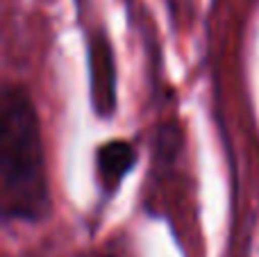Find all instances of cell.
Here are the masks:
<instances>
[{"mask_svg": "<svg viewBox=\"0 0 259 257\" xmlns=\"http://www.w3.org/2000/svg\"><path fill=\"white\" fill-rule=\"evenodd\" d=\"M103 257H112V255H103Z\"/></svg>", "mask_w": 259, "mask_h": 257, "instance_id": "obj_4", "label": "cell"}, {"mask_svg": "<svg viewBox=\"0 0 259 257\" xmlns=\"http://www.w3.org/2000/svg\"><path fill=\"white\" fill-rule=\"evenodd\" d=\"M0 209L5 223H36L50 212L39 114L21 84H7L0 100Z\"/></svg>", "mask_w": 259, "mask_h": 257, "instance_id": "obj_1", "label": "cell"}, {"mask_svg": "<svg viewBox=\"0 0 259 257\" xmlns=\"http://www.w3.org/2000/svg\"><path fill=\"white\" fill-rule=\"evenodd\" d=\"M137 164V150L130 141H105L96 150V176L105 196H112Z\"/></svg>", "mask_w": 259, "mask_h": 257, "instance_id": "obj_2", "label": "cell"}, {"mask_svg": "<svg viewBox=\"0 0 259 257\" xmlns=\"http://www.w3.org/2000/svg\"><path fill=\"white\" fill-rule=\"evenodd\" d=\"M91 94L98 116H112L116 105V71L112 48L105 41H96L91 48Z\"/></svg>", "mask_w": 259, "mask_h": 257, "instance_id": "obj_3", "label": "cell"}]
</instances>
